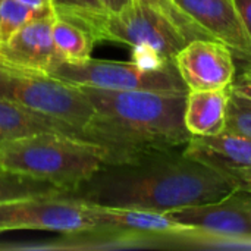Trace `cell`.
<instances>
[{
  "label": "cell",
  "mask_w": 251,
  "mask_h": 251,
  "mask_svg": "<svg viewBox=\"0 0 251 251\" xmlns=\"http://www.w3.org/2000/svg\"><path fill=\"white\" fill-rule=\"evenodd\" d=\"M238 188L179 149L144 154L122 163H104L88 179L59 197L82 204L169 213L216 201Z\"/></svg>",
  "instance_id": "obj_1"
},
{
  "label": "cell",
  "mask_w": 251,
  "mask_h": 251,
  "mask_svg": "<svg viewBox=\"0 0 251 251\" xmlns=\"http://www.w3.org/2000/svg\"><path fill=\"white\" fill-rule=\"evenodd\" d=\"M81 88L94 107L84 134L106 150V163L181 149L193 138L184 122L187 96L85 85Z\"/></svg>",
  "instance_id": "obj_2"
},
{
  "label": "cell",
  "mask_w": 251,
  "mask_h": 251,
  "mask_svg": "<svg viewBox=\"0 0 251 251\" xmlns=\"http://www.w3.org/2000/svg\"><path fill=\"white\" fill-rule=\"evenodd\" d=\"M106 163V150L84 137L38 132L0 144V168L54 184L63 191L88 179Z\"/></svg>",
  "instance_id": "obj_3"
},
{
  "label": "cell",
  "mask_w": 251,
  "mask_h": 251,
  "mask_svg": "<svg viewBox=\"0 0 251 251\" xmlns=\"http://www.w3.org/2000/svg\"><path fill=\"white\" fill-rule=\"evenodd\" d=\"M0 99L62 121L84 131L94 107L79 85L60 81L49 74L24 71L0 60Z\"/></svg>",
  "instance_id": "obj_4"
},
{
  "label": "cell",
  "mask_w": 251,
  "mask_h": 251,
  "mask_svg": "<svg viewBox=\"0 0 251 251\" xmlns=\"http://www.w3.org/2000/svg\"><path fill=\"white\" fill-rule=\"evenodd\" d=\"M51 76L74 84L107 90H144L187 96L190 91L181 78L175 62L160 69H143L134 62L87 59L79 63L60 62Z\"/></svg>",
  "instance_id": "obj_5"
},
{
  "label": "cell",
  "mask_w": 251,
  "mask_h": 251,
  "mask_svg": "<svg viewBox=\"0 0 251 251\" xmlns=\"http://www.w3.org/2000/svg\"><path fill=\"white\" fill-rule=\"evenodd\" d=\"M101 41H115L131 47L146 46L168 62H175L188 38L162 13L140 0H131L116 13H109Z\"/></svg>",
  "instance_id": "obj_6"
},
{
  "label": "cell",
  "mask_w": 251,
  "mask_h": 251,
  "mask_svg": "<svg viewBox=\"0 0 251 251\" xmlns=\"http://www.w3.org/2000/svg\"><path fill=\"white\" fill-rule=\"evenodd\" d=\"M97 228L82 203L59 196L0 203V232L16 229L74 234Z\"/></svg>",
  "instance_id": "obj_7"
},
{
  "label": "cell",
  "mask_w": 251,
  "mask_h": 251,
  "mask_svg": "<svg viewBox=\"0 0 251 251\" xmlns=\"http://www.w3.org/2000/svg\"><path fill=\"white\" fill-rule=\"evenodd\" d=\"M184 153L226 178L238 190L251 193V138L224 131L209 137H193Z\"/></svg>",
  "instance_id": "obj_8"
},
{
  "label": "cell",
  "mask_w": 251,
  "mask_h": 251,
  "mask_svg": "<svg viewBox=\"0 0 251 251\" xmlns=\"http://www.w3.org/2000/svg\"><path fill=\"white\" fill-rule=\"evenodd\" d=\"M176 69L188 90L228 88L235 79L232 51L218 40H191L175 56Z\"/></svg>",
  "instance_id": "obj_9"
},
{
  "label": "cell",
  "mask_w": 251,
  "mask_h": 251,
  "mask_svg": "<svg viewBox=\"0 0 251 251\" xmlns=\"http://www.w3.org/2000/svg\"><path fill=\"white\" fill-rule=\"evenodd\" d=\"M176 222L215 235L251 238V193L237 190L216 201L168 213Z\"/></svg>",
  "instance_id": "obj_10"
},
{
  "label": "cell",
  "mask_w": 251,
  "mask_h": 251,
  "mask_svg": "<svg viewBox=\"0 0 251 251\" xmlns=\"http://www.w3.org/2000/svg\"><path fill=\"white\" fill-rule=\"evenodd\" d=\"M199 26L251 68V38L234 0H175Z\"/></svg>",
  "instance_id": "obj_11"
},
{
  "label": "cell",
  "mask_w": 251,
  "mask_h": 251,
  "mask_svg": "<svg viewBox=\"0 0 251 251\" xmlns=\"http://www.w3.org/2000/svg\"><path fill=\"white\" fill-rule=\"evenodd\" d=\"M54 13L31 21L0 44V60L9 66L49 74L62 62L53 43Z\"/></svg>",
  "instance_id": "obj_12"
},
{
  "label": "cell",
  "mask_w": 251,
  "mask_h": 251,
  "mask_svg": "<svg viewBox=\"0 0 251 251\" xmlns=\"http://www.w3.org/2000/svg\"><path fill=\"white\" fill-rule=\"evenodd\" d=\"M87 213L97 226L112 228L119 231H129L146 235H159V237H172L179 235L184 231L190 229L168 213H159L151 210L141 209H128V207H104L94 204H84Z\"/></svg>",
  "instance_id": "obj_13"
},
{
  "label": "cell",
  "mask_w": 251,
  "mask_h": 251,
  "mask_svg": "<svg viewBox=\"0 0 251 251\" xmlns=\"http://www.w3.org/2000/svg\"><path fill=\"white\" fill-rule=\"evenodd\" d=\"M231 88L190 90L185 97L184 122L193 137H209L226 129Z\"/></svg>",
  "instance_id": "obj_14"
},
{
  "label": "cell",
  "mask_w": 251,
  "mask_h": 251,
  "mask_svg": "<svg viewBox=\"0 0 251 251\" xmlns=\"http://www.w3.org/2000/svg\"><path fill=\"white\" fill-rule=\"evenodd\" d=\"M46 131L84 137L81 131L62 121L0 99V144Z\"/></svg>",
  "instance_id": "obj_15"
},
{
  "label": "cell",
  "mask_w": 251,
  "mask_h": 251,
  "mask_svg": "<svg viewBox=\"0 0 251 251\" xmlns=\"http://www.w3.org/2000/svg\"><path fill=\"white\" fill-rule=\"evenodd\" d=\"M51 34L56 53L62 62L79 63L91 57L96 40L87 29L54 16Z\"/></svg>",
  "instance_id": "obj_16"
},
{
  "label": "cell",
  "mask_w": 251,
  "mask_h": 251,
  "mask_svg": "<svg viewBox=\"0 0 251 251\" xmlns=\"http://www.w3.org/2000/svg\"><path fill=\"white\" fill-rule=\"evenodd\" d=\"M54 16L87 29L96 41H101V31L109 12L99 0H50Z\"/></svg>",
  "instance_id": "obj_17"
},
{
  "label": "cell",
  "mask_w": 251,
  "mask_h": 251,
  "mask_svg": "<svg viewBox=\"0 0 251 251\" xmlns=\"http://www.w3.org/2000/svg\"><path fill=\"white\" fill-rule=\"evenodd\" d=\"M60 193L62 190L51 182L0 168V203L32 197L57 196Z\"/></svg>",
  "instance_id": "obj_18"
},
{
  "label": "cell",
  "mask_w": 251,
  "mask_h": 251,
  "mask_svg": "<svg viewBox=\"0 0 251 251\" xmlns=\"http://www.w3.org/2000/svg\"><path fill=\"white\" fill-rule=\"evenodd\" d=\"M53 13L51 9H35L18 0L0 1V44L9 40L18 29L34 19Z\"/></svg>",
  "instance_id": "obj_19"
},
{
  "label": "cell",
  "mask_w": 251,
  "mask_h": 251,
  "mask_svg": "<svg viewBox=\"0 0 251 251\" xmlns=\"http://www.w3.org/2000/svg\"><path fill=\"white\" fill-rule=\"evenodd\" d=\"M140 1H143L144 4L157 10L165 18H168L188 38V41L199 40V38L215 40L207 31H204L201 26H199L184 10H181L179 6L175 3V0H140Z\"/></svg>",
  "instance_id": "obj_20"
},
{
  "label": "cell",
  "mask_w": 251,
  "mask_h": 251,
  "mask_svg": "<svg viewBox=\"0 0 251 251\" xmlns=\"http://www.w3.org/2000/svg\"><path fill=\"white\" fill-rule=\"evenodd\" d=\"M251 138V100L231 91L226 115V129Z\"/></svg>",
  "instance_id": "obj_21"
},
{
  "label": "cell",
  "mask_w": 251,
  "mask_h": 251,
  "mask_svg": "<svg viewBox=\"0 0 251 251\" xmlns=\"http://www.w3.org/2000/svg\"><path fill=\"white\" fill-rule=\"evenodd\" d=\"M131 62H134L135 65H138L140 68L143 69H160V68H165L168 66L169 63H174V62H168L166 59H163L157 51H154L153 49L150 47H146V46H137V47H132V54H131Z\"/></svg>",
  "instance_id": "obj_22"
},
{
  "label": "cell",
  "mask_w": 251,
  "mask_h": 251,
  "mask_svg": "<svg viewBox=\"0 0 251 251\" xmlns=\"http://www.w3.org/2000/svg\"><path fill=\"white\" fill-rule=\"evenodd\" d=\"M229 88H231V91H234L240 96H244V97L251 100V68L246 69L240 78L234 79V82L231 84Z\"/></svg>",
  "instance_id": "obj_23"
},
{
  "label": "cell",
  "mask_w": 251,
  "mask_h": 251,
  "mask_svg": "<svg viewBox=\"0 0 251 251\" xmlns=\"http://www.w3.org/2000/svg\"><path fill=\"white\" fill-rule=\"evenodd\" d=\"M234 3L241 15V19L251 38V0H234Z\"/></svg>",
  "instance_id": "obj_24"
},
{
  "label": "cell",
  "mask_w": 251,
  "mask_h": 251,
  "mask_svg": "<svg viewBox=\"0 0 251 251\" xmlns=\"http://www.w3.org/2000/svg\"><path fill=\"white\" fill-rule=\"evenodd\" d=\"M101 6L109 12V13H116L121 9H124L131 0H99Z\"/></svg>",
  "instance_id": "obj_25"
},
{
  "label": "cell",
  "mask_w": 251,
  "mask_h": 251,
  "mask_svg": "<svg viewBox=\"0 0 251 251\" xmlns=\"http://www.w3.org/2000/svg\"><path fill=\"white\" fill-rule=\"evenodd\" d=\"M18 1L35 9H51L50 0H18Z\"/></svg>",
  "instance_id": "obj_26"
},
{
  "label": "cell",
  "mask_w": 251,
  "mask_h": 251,
  "mask_svg": "<svg viewBox=\"0 0 251 251\" xmlns=\"http://www.w3.org/2000/svg\"><path fill=\"white\" fill-rule=\"evenodd\" d=\"M0 1H1V0H0Z\"/></svg>",
  "instance_id": "obj_27"
}]
</instances>
